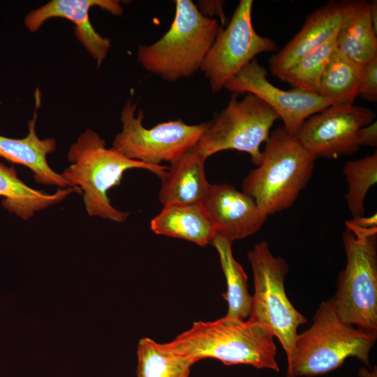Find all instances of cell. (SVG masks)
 <instances>
[{
    "mask_svg": "<svg viewBox=\"0 0 377 377\" xmlns=\"http://www.w3.org/2000/svg\"><path fill=\"white\" fill-rule=\"evenodd\" d=\"M336 37L302 57L281 80L293 88L318 94L321 75L337 47Z\"/></svg>",
    "mask_w": 377,
    "mask_h": 377,
    "instance_id": "cell-25",
    "label": "cell"
},
{
    "mask_svg": "<svg viewBox=\"0 0 377 377\" xmlns=\"http://www.w3.org/2000/svg\"><path fill=\"white\" fill-rule=\"evenodd\" d=\"M351 221L355 225L363 228L377 227V216L376 213L369 217L364 216L356 220Z\"/></svg>",
    "mask_w": 377,
    "mask_h": 377,
    "instance_id": "cell-29",
    "label": "cell"
},
{
    "mask_svg": "<svg viewBox=\"0 0 377 377\" xmlns=\"http://www.w3.org/2000/svg\"><path fill=\"white\" fill-rule=\"evenodd\" d=\"M73 192V188H59L52 194L46 193L27 186L17 176L13 166L8 167L0 163V196L3 207L10 213L27 220L52 205L57 204Z\"/></svg>",
    "mask_w": 377,
    "mask_h": 377,
    "instance_id": "cell-20",
    "label": "cell"
},
{
    "mask_svg": "<svg viewBox=\"0 0 377 377\" xmlns=\"http://www.w3.org/2000/svg\"><path fill=\"white\" fill-rule=\"evenodd\" d=\"M375 117V112L368 108L333 104L308 118L296 137L317 158L349 156L360 148L358 131L373 122Z\"/></svg>",
    "mask_w": 377,
    "mask_h": 377,
    "instance_id": "cell-11",
    "label": "cell"
},
{
    "mask_svg": "<svg viewBox=\"0 0 377 377\" xmlns=\"http://www.w3.org/2000/svg\"><path fill=\"white\" fill-rule=\"evenodd\" d=\"M343 172L348 187L345 196L346 205L352 220H356L365 216L366 195L377 182L376 151L362 158L346 162Z\"/></svg>",
    "mask_w": 377,
    "mask_h": 377,
    "instance_id": "cell-24",
    "label": "cell"
},
{
    "mask_svg": "<svg viewBox=\"0 0 377 377\" xmlns=\"http://www.w3.org/2000/svg\"><path fill=\"white\" fill-rule=\"evenodd\" d=\"M223 1H198V8L199 11L205 17L217 15L222 22L225 24L227 22L223 6Z\"/></svg>",
    "mask_w": 377,
    "mask_h": 377,
    "instance_id": "cell-27",
    "label": "cell"
},
{
    "mask_svg": "<svg viewBox=\"0 0 377 377\" xmlns=\"http://www.w3.org/2000/svg\"><path fill=\"white\" fill-rule=\"evenodd\" d=\"M136 108L131 100L123 108L122 129L114 137L112 148L131 160L151 166L180 158L195 147L208 126V121L190 125L177 119L147 128L142 124V111L135 116Z\"/></svg>",
    "mask_w": 377,
    "mask_h": 377,
    "instance_id": "cell-9",
    "label": "cell"
},
{
    "mask_svg": "<svg viewBox=\"0 0 377 377\" xmlns=\"http://www.w3.org/2000/svg\"><path fill=\"white\" fill-rule=\"evenodd\" d=\"M376 339L377 334L343 322L332 297L319 304L311 325L297 334L287 361V377L325 374L351 357L371 368L369 353Z\"/></svg>",
    "mask_w": 377,
    "mask_h": 377,
    "instance_id": "cell-3",
    "label": "cell"
},
{
    "mask_svg": "<svg viewBox=\"0 0 377 377\" xmlns=\"http://www.w3.org/2000/svg\"><path fill=\"white\" fill-rule=\"evenodd\" d=\"M339 3L341 21L337 48L363 67L377 56V32L371 22L370 1L345 0Z\"/></svg>",
    "mask_w": 377,
    "mask_h": 377,
    "instance_id": "cell-17",
    "label": "cell"
},
{
    "mask_svg": "<svg viewBox=\"0 0 377 377\" xmlns=\"http://www.w3.org/2000/svg\"><path fill=\"white\" fill-rule=\"evenodd\" d=\"M156 234L185 239L199 246L210 244L214 227L202 203L168 205L150 222Z\"/></svg>",
    "mask_w": 377,
    "mask_h": 377,
    "instance_id": "cell-19",
    "label": "cell"
},
{
    "mask_svg": "<svg viewBox=\"0 0 377 377\" xmlns=\"http://www.w3.org/2000/svg\"><path fill=\"white\" fill-rule=\"evenodd\" d=\"M232 242L227 237L216 233L210 244L218 252L221 269L226 279L227 291L223 294L228 303L226 316L245 320L250 314L252 296L248 291L247 276L233 256Z\"/></svg>",
    "mask_w": 377,
    "mask_h": 377,
    "instance_id": "cell-22",
    "label": "cell"
},
{
    "mask_svg": "<svg viewBox=\"0 0 377 377\" xmlns=\"http://www.w3.org/2000/svg\"><path fill=\"white\" fill-rule=\"evenodd\" d=\"M357 144L360 147L362 145L376 147L377 145V121L362 127L357 132Z\"/></svg>",
    "mask_w": 377,
    "mask_h": 377,
    "instance_id": "cell-28",
    "label": "cell"
},
{
    "mask_svg": "<svg viewBox=\"0 0 377 377\" xmlns=\"http://www.w3.org/2000/svg\"><path fill=\"white\" fill-rule=\"evenodd\" d=\"M252 0H240L228 26L221 27L200 71L213 93L221 90L258 54L278 50L272 39L259 35L252 23Z\"/></svg>",
    "mask_w": 377,
    "mask_h": 377,
    "instance_id": "cell-10",
    "label": "cell"
},
{
    "mask_svg": "<svg viewBox=\"0 0 377 377\" xmlns=\"http://www.w3.org/2000/svg\"><path fill=\"white\" fill-rule=\"evenodd\" d=\"M376 369L369 371L366 369H361L359 372V375L361 377H377Z\"/></svg>",
    "mask_w": 377,
    "mask_h": 377,
    "instance_id": "cell-31",
    "label": "cell"
},
{
    "mask_svg": "<svg viewBox=\"0 0 377 377\" xmlns=\"http://www.w3.org/2000/svg\"><path fill=\"white\" fill-rule=\"evenodd\" d=\"M362 67L336 47L321 75L318 95L333 104L352 105L358 96Z\"/></svg>",
    "mask_w": 377,
    "mask_h": 377,
    "instance_id": "cell-21",
    "label": "cell"
},
{
    "mask_svg": "<svg viewBox=\"0 0 377 377\" xmlns=\"http://www.w3.org/2000/svg\"><path fill=\"white\" fill-rule=\"evenodd\" d=\"M274 337L266 325L225 316L214 321L194 322L190 329L165 343L195 362L214 358L226 365L248 364L279 372Z\"/></svg>",
    "mask_w": 377,
    "mask_h": 377,
    "instance_id": "cell-1",
    "label": "cell"
},
{
    "mask_svg": "<svg viewBox=\"0 0 377 377\" xmlns=\"http://www.w3.org/2000/svg\"><path fill=\"white\" fill-rule=\"evenodd\" d=\"M254 282L249 319L267 326L280 341L287 361L290 359L300 325L306 323L288 298L285 279L289 265L275 256L269 244L260 242L247 254Z\"/></svg>",
    "mask_w": 377,
    "mask_h": 377,
    "instance_id": "cell-7",
    "label": "cell"
},
{
    "mask_svg": "<svg viewBox=\"0 0 377 377\" xmlns=\"http://www.w3.org/2000/svg\"><path fill=\"white\" fill-rule=\"evenodd\" d=\"M358 96L371 102L377 100V56L362 67Z\"/></svg>",
    "mask_w": 377,
    "mask_h": 377,
    "instance_id": "cell-26",
    "label": "cell"
},
{
    "mask_svg": "<svg viewBox=\"0 0 377 377\" xmlns=\"http://www.w3.org/2000/svg\"><path fill=\"white\" fill-rule=\"evenodd\" d=\"M173 21L155 43L140 45L139 64L148 72L168 82L193 75L213 45L221 26L201 14L191 0H176Z\"/></svg>",
    "mask_w": 377,
    "mask_h": 377,
    "instance_id": "cell-5",
    "label": "cell"
},
{
    "mask_svg": "<svg viewBox=\"0 0 377 377\" xmlns=\"http://www.w3.org/2000/svg\"><path fill=\"white\" fill-rule=\"evenodd\" d=\"M345 223L346 265L332 298L343 322L377 334V227H360L351 220Z\"/></svg>",
    "mask_w": 377,
    "mask_h": 377,
    "instance_id": "cell-6",
    "label": "cell"
},
{
    "mask_svg": "<svg viewBox=\"0 0 377 377\" xmlns=\"http://www.w3.org/2000/svg\"><path fill=\"white\" fill-rule=\"evenodd\" d=\"M340 21V3L336 1H330L311 13L300 31L270 58L272 74L281 79L302 57L335 37Z\"/></svg>",
    "mask_w": 377,
    "mask_h": 377,
    "instance_id": "cell-15",
    "label": "cell"
},
{
    "mask_svg": "<svg viewBox=\"0 0 377 377\" xmlns=\"http://www.w3.org/2000/svg\"><path fill=\"white\" fill-rule=\"evenodd\" d=\"M232 94L227 106L208 121L207 129L194 147L206 159L224 150L247 153L251 162H261L263 142L279 117L276 112L256 96L246 94L242 99Z\"/></svg>",
    "mask_w": 377,
    "mask_h": 377,
    "instance_id": "cell-8",
    "label": "cell"
},
{
    "mask_svg": "<svg viewBox=\"0 0 377 377\" xmlns=\"http://www.w3.org/2000/svg\"><path fill=\"white\" fill-rule=\"evenodd\" d=\"M68 159L71 165L61 175L69 187L83 193L87 214L115 222L124 221L129 213L114 208L107 193L121 184L124 172L133 168L145 169L161 179L168 168L131 160L112 147L107 148L105 140L90 129L71 145Z\"/></svg>",
    "mask_w": 377,
    "mask_h": 377,
    "instance_id": "cell-2",
    "label": "cell"
},
{
    "mask_svg": "<svg viewBox=\"0 0 377 377\" xmlns=\"http://www.w3.org/2000/svg\"><path fill=\"white\" fill-rule=\"evenodd\" d=\"M316 158L295 135L278 128L265 142L260 163L244 179L242 192L268 216L286 210L309 182Z\"/></svg>",
    "mask_w": 377,
    "mask_h": 377,
    "instance_id": "cell-4",
    "label": "cell"
},
{
    "mask_svg": "<svg viewBox=\"0 0 377 377\" xmlns=\"http://www.w3.org/2000/svg\"><path fill=\"white\" fill-rule=\"evenodd\" d=\"M370 14L373 27L377 32V1L376 0L370 1Z\"/></svg>",
    "mask_w": 377,
    "mask_h": 377,
    "instance_id": "cell-30",
    "label": "cell"
},
{
    "mask_svg": "<svg viewBox=\"0 0 377 377\" xmlns=\"http://www.w3.org/2000/svg\"><path fill=\"white\" fill-rule=\"evenodd\" d=\"M93 6L114 15L123 13L119 1L115 0H52L27 14L24 24L29 31L36 32L45 21L52 17L71 21L75 24L77 38L100 66L107 56L110 41L101 36L90 22L89 12Z\"/></svg>",
    "mask_w": 377,
    "mask_h": 377,
    "instance_id": "cell-14",
    "label": "cell"
},
{
    "mask_svg": "<svg viewBox=\"0 0 377 377\" xmlns=\"http://www.w3.org/2000/svg\"><path fill=\"white\" fill-rule=\"evenodd\" d=\"M267 70L254 59L230 78L223 88L232 94L256 96L276 112L283 121V127L295 136L308 118L333 105L316 94L297 88L281 89L267 80Z\"/></svg>",
    "mask_w": 377,
    "mask_h": 377,
    "instance_id": "cell-12",
    "label": "cell"
},
{
    "mask_svg": "<svg viewBox=\"0 0 377 377\" xmlns=\"http://www.w3.org/2000/svg\"><path fill=\"white\" fill-rule=\"evenodd\" d=\"M206 158L195 148L170 163L161 178L159 200L165 205L202 203L210 184L205 175Z\"/></svg>",
    "mask_w": 377,
    "mask_h": 377,
    "instance_id": "cell-18",
    "label": "cell"
},
{
    "mask_svg": "<svg viewBox=\"0 0 377 377\" xmlns=\"http://www.w3.org/2000/svg\"><path fill=\"white\" fill-rule=\"evenodd\" d=\"M137 353L138 377H188L195 363L148 337L140 340Z\"/></svg>",
    "mask_w": 377,
    "mask_h": 377,
    "instance_id": "cell-23",
    "label": "cell"
},
{
    "mask_svg": "<svg viewBox=\"0 0 377 377\" xmlns=\"http://www.w3.org/2000/svg\"><path fill=\"white\" fill-rule=\"evenodd\" d=\"M35 94V110L32 119L28 123V134L23 138H11L0 135V157L9 162L27 167L34 173L39 184L57 186L60 188L69 187L61 174L54 171L47 163V156L54 151V139L40 140L36 132L37 110L40 104L38 89Z\"/></svg>",
    "mask_w": 377,
    "mask_h": 377,
    "instance_id": "cell-16",
    "label": "cell"
},
{
    "mask_svg": "<svg viewBox=\"0 0 377 377\" xmlns=\"http://www.w3.org/2000/svg\"><path fill=\"white\" fill-rule=\"evenodd\" d=\"M202 204L216 233L232 242L257 232L269 216L251 197L228 184H210Z\"/></svg>",
    "mask_w": 377,
    "mask_h": 377,
    "instance_id": "cell-13",
    "label": "cell"
}]
</instances>
